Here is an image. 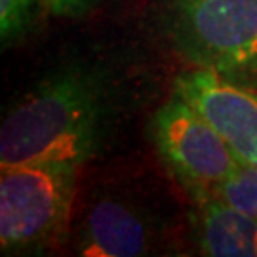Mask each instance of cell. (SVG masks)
Segmentation results:
<instances>
[{
	"label": "cell",
	"instance_id": "obj_8",
	"mask_svg": "<svg viewBox=\"0 0 257 257\" xmlns=\"http://www.w3.org/2000/svg\"><path fill=\"white\" fill-rule=\"evenodd\" d=\"M213 194L257 221V170L238 160L232 174L215 189Z\"/></svg>",
	"mask_w": 257,
	"mask_h": 257
},
{
	"label": "cell",
	"instance_id": "obj_10",
	"mask_svg": "<svg viewBox=\"0 0 257 257\" xmlns=\"http://www.w3.org/2000/svg\"><path fill=\"white\" fill-rule=\"evenodd\" d=\"M48 10L55 16H76L92 4L93 0H44Z\"/></svg>",
	"mask_w": 257,
	"mask_h": 257
},
{
	"label": "cell",
	"instance_id": "obj_3",
	"mask_svg": "<svg viewBox=\"0 0 257 257\" xmlns=\"http://www.w3.org/2000/svg\"><path fill=\"white\" fill-rule=\"evenodd\" d=\"M174 35L193 63L223 76L257 69V0H177Z\"/></svg>",
	"mask_w": 257,
	"mask_h": 257
},
{
	"label": "cell",
	"instance_id": "obj_1",
	"mask_svg": "<svg viewBox=\"0 0 257 257\" xmlns=\"http://www.w3.org/2000/svg\"><path fill=\"white\" fill-rule=\"evenodd\" d=\"M101 84L86 71H65L42 82L10 110L0 128V168L50 162L84 164L105 128Z\"/></svg>",
	"mask_w": 257,
	"mask_h": 257
},
{
	"label": "cell",
	"instance_id": "obj_7",
	"mask_svg": "<svg viewBox=\"0 0 257 257\" xmlns=\"http://www.w3.org/2000/svg\"><path fill=\"white\" fill-rule=\"evenodd\" d=\"M198 242L206 255L257 257V221L217 194L196 198Z\"/></svg>",
	"mask_w": 257,
	"mask_h": 257
},
{
	"label": "cell",
	"instance_id": "obj_2",
	"mask_svg": "<svg viewBox=\"0 0 257 257\" xmlns=\"http://www.w3.org/2000/svg\"><path fill=\"white\" fill-rule=\"evenodd\" d=\"M76 166L27 162L0 174V244L4 253L54 246L67 230Z\"/></svg>",
	"mask_w": 257,
	"mask_h": 257
},
{
	"label": "cell",
	"instance_id": "obj_9",
	"mask_svg": "<svg viewBox=\"0 0 257 257\" xmlns=\"http://www.w3.org/2000/svg\"><path fill=\"white\" fill-rule=\"evenodd\" d=\"M35 0H0V37L6 46L27 31Z\"/></svg>",
	"mask_w": 257,
	"mask_h": 257
},
{
	"label": "cell",
	"instance_id": "obj_6",
	"mask_svg": "<svg viewBox=\"0 0 257 257\" xmlns=\"http://www.w3.org/2000/svg\"><path fill=\"white\" fill-rule=\"evenodd\" d=\"M153 229L145 215L118 198H101L88 210L76 249L84 257H138L147 253Z\"/></svg>",
	"mask_w": 257,
	"mask_h": 257
},
{
	"label": "cell",
	"instance_id": "obj_5",
	"mask_svg": "<svg viewBox=\"0 0 257 257\" xmlns=\"http://www.w3.org/2000/svg\"><path fill=\"white\" fill-rule=\"evenodd\" d=\"M175 93L219 132L242 164L257 170V93L211 69H196L175 84Z\"/></svg>",
	"mask_w": 257,
	"mask_h": 257
},
{
	"label": "cell",
	"instance_id": "obj_4",
	"mask_svg": "<svg viewBox=\"0 0 257 257\" xmlns=\"http://www.w3.org/2000/svg\"><path fill=\"white\" fill-rule=\"evenodd\" d=\"M153 132L160 156L194 200L215 193L238 164L223 136L179 93L156 112Z\"/></svg>",
	"mask_w": 257,
	"mask_h": 257
}]
</instances>
